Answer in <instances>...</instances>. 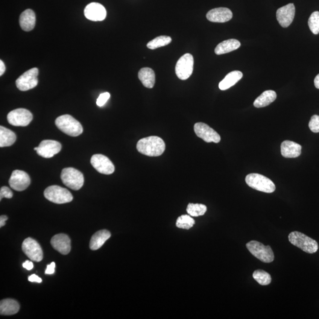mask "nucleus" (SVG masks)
I'll list each match as a JSON object with an SVG mask.
<instances>
[{
	"mask_svg": "<svg viewBox=\"0 0 319 319\" xmlns=\"http://www.w3.org/2000/svg\"><path fill=\"white\" fill-rule=\"evenodd\" d=\"M139 153L150 157L161 156L165 151L166 145L162 139L157 136H150L140 140L137 144Z\"/></svg>",
	"mask_w": 319,
	"mask_h": 319,
	"instance_id": "1",
	"label": "nucleus"
},
{
	"mask_svg": "<svg viewBox=\"0 0 319 319\" xmlns=\"http://www.w3.org/2000/svg\"><path fill=\"white\" fill-rule=\"evenodd\" d=\"M55 124L58 129L69 136L77 137L83 133V127L81 123L70 115L58 117Z\"/></svg>",
	"mask_w": 319,
	"mask_h": 319,
	"instance_id": "2",
	"label": "nucleus"
},
{
	"mask_svg": "<svg viewBox=\"0 0 319 319\" xmlns=\"http://www.w3.org/2000/svg\"><path fill=\"white\" fill-rule=\"evenodd\" d=\"M289 241L295 247L308 254H314L318 251L319 246L317 241L310 238L304 233L294 231L289 234Z\"/></svg>",
	"mask_w": 319,
	"mask_h": 319,
	"instance_id": "3",
	"label": "nucleus"
},
{
	"mask_svg": "<svg viewBox=\"0 0 319 319\" xmlns=\"http://www.w3.org/2000/svg\"><path fill=\"white\" fill-rule=\"evenodd\" d=\"M245 181L251 188L260 192L271 194L276 190L273 181L260 174H249L245 178Z\"/></svg>",
	"mask_w": 319,
	"mask_h": 319,
	"instance_id": "4",
	"label": "nucleus"
},
{
	"mask_svg": "<svg viewBox=\"0 0 319 319\" xmlns=\"http://www.w3.org/2000/svg\"><path fill=\"white\" fill-rule=\"evenodd\" d=\"M44 196L48 201L57 204L71 203L74 199L68 189L57 185L46 188L44 192Z\"/></svg>",
	"mask_w": 319,
	"mask_h": 319,
	"instance_id": "5",
	"label": "nucleus"
},
{
	"mask_svg": "<svg viewBox=\"0 0 319 319\" xmlns=\"http://www.w3.org/2000/svg\"><path fill=\"white\" fill-rule=\"evenodd\" d=\"M60 177L63 184L72 190H80L84 185V175L77 169L72 168L64 169L61 171Z\"/></svg>",
	"mask_w": 319,
	"mask_h": 319,
	"instance_id": "6",
	"label": "nucleus"
},
{
	"mask_svg": "<svg viewBox=\"0 0 319 319\" xmlns=\"http://www.w3.org/2000/svg\"><path fill=\"white\" fill-rule=\"evenodd\" d=\"M249 251L255 257L265 263L273 262L274 255L270 246H265L262 243L257 241H251L246 245Z\"/></svg>",
	"mask_w": 319,
	"mask_h": 319,
	"instance_id": "7",
	"label": "nucleus"
},
{
	"mask_svg": "<svg viewBox=\"0 0 319 319\" xmlns=\"http://www.w3.org/2000/svg\"><path fill=\"white\" fill-rule=\"evenodd\" d=\"M194 59L191 54H186L181 57L175 65V72L178 78L186 80L194 71Z\"/></svg>",
	"mask_w": 319,
	"mask_h": 319,
	"instance_id": "8",
	"label": "nucleus"
},
{
	"mask_svg": "<svg viewBox=\"0 0 319 319\" xmlns=\"http://www.w3.org/2000/svg\"><path fill=\"white\" fill-rule=\"evenodd\" d=\"M38 75L39 69L36 68H32L25 72L16 80L17 88L22 91L34 88L38 84Z\"/></svg>",
	"mask_w": 319,
	"mask_h": 319,
	"instance_id": "9",
	"label": "nucleus"
},
{
	"mask_svg": "<svg viewBox=\"0 0 319 319\" xmlns=\"http://www.w3.org/2000/svg\"><path fill=\"white\" fill-rule=\"evenodd\" d=\"M33 119V115L24 108L11 111L7 115V121L10 124L16 127H26Z\"/></svg>",
	"mask_w": 319,
	"mask_h": 319,
	"instance_id": "10",
	"label": "nucleus"
},
{
	"mask_svg": "<svg viewBox=\"0 0 319 319\" xmlns=\"http://www.w3.org/2000/svg\"><path fill=\"white\" fill-rule=\"evenodd\" d=\"M22 250L32 261L40 262L43 259V253L41 246L33 238H28L23 241Z\"/></svg>",
	"mask_w": 319,
	"mask_h": 319,
	"instance_id": "11",
	"label": "nucleus"
},
{
	"mask_svg": "<svg viewBox=\"0 0 319 319\" xmlns=\"http://www.w3.org/2000/svg\"><path fill=\"white\" fill-rule=\"evenodd\" d=\"M194 131L198 137L206 143H218L221 142V136L216 131L203 122L196 123Z\"/></svg>",
	"mask_w": 319,
	"mask_h": 319,
	"instance_id": "12",
	"label": "nucleus"
},
{
	"mask_svg": "<svg viewBox=\"0 0 319 319\" xmlns=\"http://www.w3.org/2000/svg\"><path fill=\"white\" fill-rule=\"evenodd\" d=\"M61 148L60 143L55 140H46L41 142L39 146L35 147L34 150L36 151L40 156L49 159L59 153Z\"/></svg>",
	"mask_w": 319,
	"mask_h": 319,
	"instance_id": "13",
	"label": "nucleus"
},
{
	"mask_svg": "<svg viewBox=\"0 0 319 319\" xmlns=\"http://www.w3.org/2000/svg\"><path fill=\"white\" fill-rule=\"evenodd\" d=\"M30 182V176L27 173L19 170L13 172L8 181L11 188L18 192L23 191L27 189Z\"/></svg>",
	"mask_w": 319,
	"mask_h": 319,
	"instance_id": "14",
	"label": "nucleus"
},
{
	"mask_svg": "<svg viewBox=\"0 0 319 319\" xmlns=\"http://www.w3.org/2000/svg\"><path fill=\"white\" fill-rule=\"evenodd\" d=\"M90 163L96 171L104 174H111L115 171V167L111 161L104 155L94 154Z\"/></svg>",
	"mask_w": 319,
	"mask_h": 319,
	"instance_id": "15",
	"label": "nucleus"
},
{
	"mask_svg": "<svg viewBox=\"0 0 319 319\" xmlns=\"http://www.w3.org/2000/svg\"><path fill=\"white\" fill-rule=\"evenodd\" d=\"M84 15L87 19L91 21H102L106 18L107 11L102 4L98 2H91L85 8Z\"/></svg>",
	"mask_w": 319,
	"mask_h": 319,
	"instance_id": "16",
	"label": "nucleus"
},
{
	"mask_svg": "<svg viewBox=\"0 0 319 319\" xmlns=\"http://www.w3.org/2000/svg\"><path fill=\"white\" fill-rule=\"evenodd\" d=\"M295 12V6L292 3H290L277 10V20L282 27L288 28L291 24L294 18Z\"/></svg>",
	"mask_w": 319,
	"mask_h": 319,
	"instance_id": "17",
	"label": "nucleus"
},
{
	"mask_svg": "<svg viewBox=\"0 0 319 319\" xmlns=\"http://www.w3.org/2000/svg\"><path fill=\"white\" fill-rule=\"evenodd\" d=\"M51 243L53 248L61 254H68L71 250V239L66 234L59 233L53 236Z\"/></svg>",
	"mask_w": 319,
	"mask_h": 319,
	"instance_id": "18",
	"label": "nucleus"
},
{
	"mask_svg": "<svg viewBox=\"0 0 319 319\" xmlns=\"http://www.w3.org/2000/svg\"><path fill=\"white\" fill-rule=\"evenodd\" d=\"M233 14L229 8L219 7L213 8L206 14V18L213 23H225L232 19Z\"/></svg>",
	"mask_w": 319,
	"mask_h": 319,
	"instance_id": "19",
	"label": "nucleus"
},
{
	"mask_svg": "<svg viewBox=\"0 0 319 319\" xmlns=\"http://www.w3.org/2000/svg\"><path fill=\"white\" fill-rule=\"evenodd\" d=\"M301 146L297 143L289 141L283 142L281 145V153L285 158H296L300 156Z\"/></svg>",
	"mask_w": 319,
	"mask_h": 319,
	"instance_id": "20",
	"label": "nucleus"
},
{
	"mask_svg": "<svg viewBox=\"0 0 319 319\" xmlns=\"http://www.w3.org/2000/svg\"><path fill=\"white\" fill-rule=\"evenodd\" d=\"M36 14L31 9L23 11L20 17V27L25 31H30L33 30L36 25Z\"/></svg>",
	"mask_w": 319,
	"mask_h": 319,
	"instance_id": "21",
	"label": "nucleus"
},
{
	"mask_svg": "<svg viewBox=\"0 0 319 319\" xmlns=\"http://www.w3.org/2000/svg\"><path fill=\"white\" fill-rule=\"evenodd\" d=\"M111 235L110 231L105 230L99 231L93 234L89 243L90 250H98L110 238Z\"/></svg>",
	"mask_w": 319,
	"mask_h": 319,
	"instance_id": "22",
	"label": "nucleus"
},
{
	"mask_svg": "<svg viewBox=\"0 0 319 319\" xmlns=\"http://www.w3.org/2000/svg\"><path fill=\"white\" fill-rule=\"evenodd\" d=\"M20 310V305L17 301L10 298L2 300L0 303V314L10 316L16 314Z\"/></svg>",
	"mask_w": 319,
	"mask_h": 319,
	"instance_id": "23",
	"label": "nucleus"
},
{
	"mask_svg": "<svg viewBox=\"0 0 319 319\" xmlns=\"http://www.w3.org/2000/svg\"><path fill=\"white\" fill-rule=\"evenodd\" d=\"M139 78L143 86L147 88H153L156 82V76L153 69L143 68L140 70Z\"/></svg>",
	"mask_w": 319,
	"mask_h": 319,
	"instance_id": "24",
	"label": "nucleus"
},
{
	"mask_svg": "<svg viewBox=\"0 0 319 319\" xmlns=\"http://www.w3.org/2000/svg\"><path fill=\"white\" fill-rule=\"evenodd\" d=\"M241 46V43L236 39H229L224 41L216 47L215 53L217 55L228 54L238 49Z\"/></svg>",
	"mask_w": 319,
	"mask_h": 319,
	"instance_id": "25",
	"label": "nucleus"
},
{
	"mask_svg": "<svg viewBox=\"0 0 319 319\" xmlns=\"http://www.w3.org/2000/svg\"><path fill=\"white\" fill-rule=\"evenodd\" d=\"M243 74L241 71H234L229 73L219 83V89L225 90L230 88L241 80Z\"/></svg>",
	"mask_w": 319,
	"mask_h": 319,
	"instance_id": "26",
	"label": "nucleus"
},
{
	"mask_svg": "<svg viewBox=\"0 0 319 319\" xmlns=\"http://www.w3.org/2000/svg\"><path fill=\"white\" fill-rule=\"evenodd\" d=\"M277 93L274 90H266L259 96L254 102V105L256 108H262L268 106L276 100Z\"/></svg>",
	"mask_w": 319,
	"mask_h": 319,
	"instance_id": "27",
	"label": "nucleus"
},
{
	"mask_svg": "<svg viewBox=\"0 0 319 319\" xmlns=\"http://www.w3.org/2000/svg\"><path fill=\"white\" fill-rule=\"evenodd\" d=\"M17 137L13 131L1 126L0 127V147H9L16 141Z\"/></svg>",
	"mask_w": 319,
	"mask_h": 319,
	"instance_id": "28",
	"label": "nucleus"
},
{
	"mask_svg": "<svg viewBox=\"0 0 319 319\" xmlns=\"http://www.w3.org/2000/svg\"><path fill=\"white\" fill-rule=\"evenodd\" d=\"M186 210L189 215L193 217H198L204 215L207 210V207L203 204L189 203Z\"/></svg>",
	"mask_w": 319,
	"mask_h": 319,
	"instance_id": "29",
	"label": "nucleus"
},
{
	"mask_svg": "<svg viewBox=\"0 0 319 319\" xmlns=\"http://www.w3.org/2000/svg\"><path fill=\"white\" fill-rule=\"evenodd\" d=\"M172 42V38L167 36H161L155 38L154 39L148 42L147 46L148 49L154 50L166 46Z\"/></svg>",
	"mask_w": 319,
	"mask_h": 319,
	"instance_id": "30",
	"label": "nucleus"
},
{
	"mask_svg": "<svg viewBox=\"0 0 319 319\" xmlns=\"http://www.w3.org/2000/svg\"><path fill=\"white\" fill-rule=\"evenodd\" d=\"M253 276L255 280L258 282L260 285L267 286L271 282L270 274L262 270H257L254 272Z\"/></svg>",
	"mask_w": 319,
	"mask_h": 319,
	"instance_id": "31",
	"label": "nucleus"
},
{
	"mask_svg": "<svg viewBox=\"0 0 319 319\" xmlns=\"http://www.w3.org/2000/svg\"><path fill=\"white\" fill-rule=\"evenodd\" d=\"M195 222L190 215H184L178 217L176 221V226L181 229L189 230L194 227Z\"/></svg>",
	"mask_w": 319,
	"mask_h": 319,
	"instance_id": "32",
	"label": "nucleus"
},
{
	"mask_svg": "<svg viewBox=\"0 0 319 319\" xmlns=\"http://www.w3.org/2000/svg\"><path fill=\"white\" fill-rule=\"evenodd\" d=\"M308 25L313 34L319 33V11H315L311 14L309 19Z\"/></svg>",
	"mask_w": 319,
	"mask_h": 319,
	"instance_id": "33",
	"label": "nucleus"
},
{
	"mask_svg": "<svg viewBox=\"0 0 319 319\" xmlns=\"http://www.w3.org/2000/svg\"><path fill=\"white\" fill-rule=\"evenodd\" d=\"M309 127L312 132L319 133V116L314 115L312 116L309 122Z\"/></svg>",
	"mask_w": 319,
	"mask_h": 319,
	"instance_id": "34",
	"label": "nucleus"
},
{
	"mask_svg": "<svg viewBox=\"0 0 319 319\" xmlns=\"http://www.w3.org/2000/svg\"><path fill=\"white\" fill-rule=\"evenodd\" d=\"M110 93L108 92L101 93V94L99 96L97 100H96V105H97L99 107H103L104 105L106 104L108 99H110Z\"/></svg>",
	"mask_w": 319,
	"mask_h": 319,
	"instance_id": "35",
	"label": "nucleus"
},
{
	"mask_svg": "<svg viewBox=\"0 0 319 319\" xmlns=\"http://www.w3.org/2000/svg\"><path fill=\"white\" fill-rule=\"evenodd\" d=\"M13 196L12 191L8 187H2L1 190H0V201H1L2 199L4 198L11 199L13 197Z\"/></svg>",
	"mask_w": 319,
	"mask_h": 319,
	"instance_id": "36",
	"label": "nucleus"
},
{
	"mask_svg": "<svg viewBox=\"0 0 319 319\" xmlns=\"http://www.w3.org/2000/svg\"><path fill=\"white\" fill-rule=\"evenodd\" d=\"M56 264L55 262H52L51 264L47 266L45 274H53L55 273Z\"/></svg>",
	"mask_w": 319,
	"mask_h": 319,
	"instance_id": "37",
	"label": "nucleus"
},
{
	"mask_svg": "<svg viewBox=\"0 0 319 319\" xmlns=\"http://www.w3.org/2000/svg\"><path fill=\"white\" fill-rule=\"evenodd\" d=\"M29 282L42 283V280L40 277H38L36 274H32L31 276H29L28 278Z\"/></svg>",
	"mask_w": 319,
	"mask_h": 319,
	"instance_id": "38",
	"label": "nucleus"
},
{
	"mask_svg": "<svg viewBox=\"0 0 319 319\" xmlns=\"http://www.w3.org/2000/svg\"><path fill=\"white\" fill-rule=\"evenodd\" d=\"M34 265L33 263L28 261H26L23 264V267L26 269L28 270H31L33 268Z\"/></svg>",
	"mask_w": 319,
	"mask_h": 319,
	"instance_id": "39",
	"label": "nucleus"
},
{
	"mask_svg": "<svg viewBox=\"0 0 319 319\" xmlns=\"http://www.w3.org/2000/svg\"><path fill=\"white\" fill-rule=\"evenodd\" d=\"M8 219V217L5 215H1L0 217V227H4L5 225V221Z\"/></svg>",
	"mask_w": 319,
	"mask_h": 319,
	"instance_id": "40",
	"label": "nucleus"
},
{
	"mask_svg": "<svg viewBox=\"0 0 319 319\" xmlns=\"http://www.w3.org/2000/svg\"><path fill=\"white\" fill-rule=\"evenodd\" d=\"M5 71V66L2 60H0V76H2L4 74Z\"/></svg>",
	"mask_w": 319,
	"mask_h": 319,
	"instance_id": "41",
	"label": "nucleus"
},
{
	"mask_svg": "<svg viewBox=\"0 0 319 319\" xmlns=\"http://www.w3.org/2000/svg\"><path fill=\"white\" fill-rule=\"evenodd\" d=\"M315 86L316 88L319 89V74H318L317 76H316L315 81Z\"/></svg>",
	"mask_w": 319,
	"mask_h": 319,
	"instance_id": "42",
	"label": "nucleus"
}]
</instances>
